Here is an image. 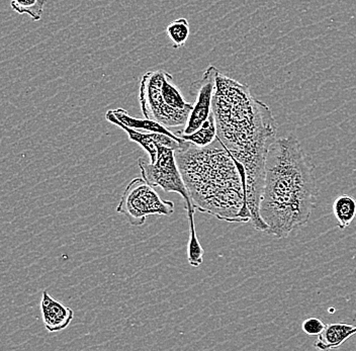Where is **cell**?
<instances>
[{"label":"cell","instance_id":"1","mask_svg":"<svg viewBox=\"0 0 356 351\" xmlns=\"http://www.w3.org/2000/svg\"><path fill=\"white\" fill-rule=\"evenodd\" d=\"M211 112L217 126V139L243 166L247 206L251 225L266 232L259 215V203L266 175L267 152L277 139V122L270 108L251 95L246 84L218 74Z\"/></svg>","mask_w":356,"mask_h":351},{"label":"cell","instance_id":"2","mask_svg":"<svg viewBox=\"0 0 356 351\" xmlns=\"http://www.w3.org/2000/svg\"><path fill=\"white\" fill-rule=\"evenodd\" d=\"M313 164L293 135L278 138L267 152L259 215L266 233L286 238L310 219L317 203Z\"/></svg>","mask_w":356,"mask_h":351},{"label":"cell","instance_id":"3","mask_svg":"<svg viewBox=\"0 0 356 351\" xmlns=\"http://www.w3.org/2000/svg\"><path fill=\"white\" fill-rule=\"evenodd\" d=\"M175 159L195 210L229 223H250L243 166L216 139L206 147L184 142Z\"/></svg>","mask_w":356,"mask_h":351},{"label":"cell","instance_id":"4","mask_svg":"<svg viewBox=\"0 0 356 351\" xmlns=\"http://www.w3.org/2000/svg\"><path fill=\"white\" fill-rule=\"evenodd\" d=\"M138 165L141 170L142 177L153 188H161L165 193H175L181 195L188 212L189 234L197 233L195 226V206L191 203L186 184L175 159V149L160 144L158 147L157 158L154 163L147 162L143 158L138 160Z\"/></svg>","mask_w":356,"mask_h":351},{"label":"cell","instance_id":"5","mask_svg":"<svg viewBox=\"0 0 356 351\" xmlns=\"http://www.w3.org/2000/svg\"><path fill=\"white\" fill-rule=\"evenodd\" d=\"M143 177H136L122 193L117 212L124 215L134 227L144 225L148 215H171L175 204L164 201Z\"/></svg>","mask_w":356,"mask_h":351},{"label":"cell","instance_id":"6","mask_svg":"<svg viewBox=\"0 0 356 351\" xmlns=\"http://www.w3.org/2000/svg\"><path fill=\"white\" fill-rule=\"evenodd\" d=\"M166 71L163 69L145 73L140 84L139 101L142 113L166 128L186 126L191 113L167 106L161 92V83Z\"/></svg>","mask_w":356,"mask_h":351},{"label":"cell","instance_id":"7","mask_svg":"<svg viewBox=\"0 0 356 351\" xmlns=\"http://www.w3.org/2000/svg\"><path fill=\"white\" fill-rule=\"evenodd\" d=\"M220 71L213 66H210L202 73V79L191 85V90L197 95L195 104H193L189 119L184 130H178L182 134H191L197 131L211 113L216 83Z\"/></svg>","mask_w":356,"mask_h":351},{"label":"cell","instance_id":"8","mask_svg":"<svg viewBox=\"0 0 356 351\" xmlns=\"http://www.w3.org/2000/svg\"><path fill=\"white\" fill-rule=\"evenodd\" d=\"M41 312L44 328L51 333L59 332L70 325L74 317L72 309L56 301L44 291L42 294Z\"/></svg>","mask_w":356,"mask_h":351},{"label":"cell","instance_id":"9","mask_svg":"<svg viewBox=\"0 0 356 351\" xmlns=\"http://www.w3.org/2000/svg\"><path fill=\"white\" fill-rule=\"evenodd\" d=\"M106 121L113 124V125H122L127 128L134 129L137 131H144V132H154L162 133V134L168 135L177 141L184 142V139L178 137L175 132H171L166 126H162L161 124L157 122L152 121V120L146 119H137L132 115H129L127 111L122 108H115V110H110L106 113Z\"/></svg>","mask_w":356,"mask_h":351},{"label":"cell","instance_id":"10","mask_svg":"<svg viewBox=\"0 0 356 351\" xmlns=\"http://www.w3.org/2000/svg\"><path fill=\"white\" fill-rule=\"evenodd\" d=\"M117 126H120L122 130L127 133L131 141L139 144L148 153L151 163H154L156 158H157L158 147H159L160 144L177 150L180 145L186 142L180 143V142L177 141L173 138L166 134H162V133L144 132V131H137L134 130V129L127 128V126L122 125Z\"/></svg>","mask_w":356,"mask_h":351},{"label":"cell","instance_id":"11","mask_svg":"<svg viewBox=\"0 0 356 351\" xmlns=\"http://www.w3.org/2000/svg\"><path fill=\"white\" fill-rule=\"evenodd\" d=\"M356 326L348 323L326 324L321 334L318 335L315 348L320 350H336L353 336Z\"/></svg>","mask_w":356,"mask_h":351},{"label":"cell","instance_id":"12","mask_svg":"<svg viewBox=\"0 0 356 351\" xmlns=\"http://www.w3.org/2000/svg\"><path fill=\"white\" fill-rule=\"evenodd\" d=\"M178 137L189 142L197 147H206L213 143L217 139V126H216L215 117L211 112L209 119L202 126L191 134H182V133L175 132Z\"/></svg>","mask_w":356,"mask_h":351},{"label":"cell","instance_id":"13","mask_svg":"<svg viewBox=\"0 0 356 351\" xmlns=\"http://www.w3.org/2000/svg\"><path fill=\"white\" fill-rule=\"evenodd\" d=\"M333 213L340 230H345L353 223L356 215V201L348 195H339L333 204Z\"/></svg>","mask_w":356,"mask_h":351},{"label":"cell","instance_id":"14","mask_svg":"<svg viewBox=\"0 0 356 351\" xmlns=\"http://www.w3.org/2000/svg\"><path fill=\"white\" fill-rule=\"evenodd\" d=\"M47 0H10V6L19 15H28L33 21L42 19Z\"/></svg>","mask_w":356,"mask_h":351},{"label":"cell","instance_id":"15","mask_svg":"<svg viewBox=\"0 0 356 351\" xmlns=\"http://www.w3.org/2000/svg\"><path fill=\"white\" fill-rule=\"evenodd\" d=\"M167 35L173 43V48L186 45L189 37V24L186 19H179L167 26Z\"/></svg>","mask_w":356,"mask_h":351},{"label":"cell","instance_id":"16","mask_svg":"<svg viewBox=\"0 0 356 351\" xmlns=\"http://www.w3.org/2000/svg\"><path fill=\"white\" fill-rule=\"evenodd\" d=\"M326 324L319 318L311 317L302 322V329L309 336H318L324 330Z\"/></svg>","mask_w":356,"mask_h":351},{"label":"cell","instance_id":"17","mask_svg":"<svg viewBox=\"0 0 356 351\" xmlns=\"http://www.w3.org/2000/svg\"><path fill=\"white\" fill-rule=\"evenodd\" d=\"M353 334L356 335V327L355 328V330H353Z\"/></svg>","mask_w":356,"mask_h":351}]
</instances>
